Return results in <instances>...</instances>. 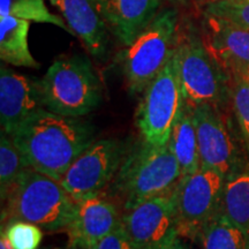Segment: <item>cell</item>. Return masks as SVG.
<instances>
[{
    "instance_id": "f546056e",
    "label": "cell",
    "mask_w": 249,
    "mask_h": 249,
    "mask_svg": "<svg viewBox=\"0 0 249 249\" xmlns=\"http://www.w3.org/2000/svg\"><path fill=\"white\" fill-rule=\"evenodd\" d=\"M169 1H172V2H183V1H186V0H169Z\"/></svg>"
},
{
    "instance_id": "4fadbf2b",
    "label": "cell",
    "mask_w": 249,
    "mask_h": 249,
    "mask_svg": "<svg viewBox=\"0 0 249 249\" xmlns=\"http://www.w3.org/2000/svg\"><path fill=\"white\" fill-rule=\"evenodd\" d=\"M123 213L119 205L104 193L77 202L73 219L65 230L70 244L90 249L121 225Z\"/></svg>"
},
{
    "instance_id": "3957f363",
    "label": "cell",
    "mask_w": 249,
    "mask_h": 249,
    "mask_svg": "<svg viewBox=\"0 0 249 249\" xmlns=\"http://www.w3.org/2000/svg\"><path fill=\"white\" fill-rule=\"evenodd\" d=\"M181 177L169 143L154 145L141 139V142L126 151L110 187L124 211L140 202L172 191Z\"/></svg>"
},
{
    "instance_id": "8992f818",
    "label": "cell",
    "mask_w": 249,
    "mask_h": 249,
    "mask_svg": "<svg viewBox=\"0 0 249 249\" xmlns=\"http://www.w3.org/2000/svg\"><path fill=\"white\" fill-rule=\"evenodd\" d=\"M176 55L186 101L220 107L231 95L229 74L193 26L179 31Z\"/></svg>"
},
{
    "instance_id": "ba28073f",
    "label": "cell",
    "mask_w": 249,
    "mask_h": 249,
    "mask_svg": "<svg viewBox=\"0 0 249 249\" xmlns=\"http://www.w3.org/2000/svg\"><path fill=\"white\" fill-rule=\"evenodd\" d=\"M225 178L219 171L204 166L181 177L174 188L181 238H198L202 229L220 213Z\"/></svg>"
},
{
    "instance_id": "d6986e66",
    "label": "cell",
    "mask_w": 249,
    "mask_h": 249,
    "mask_svg": "<svg viewBox=\"0 0 249 249\" xmlns=\"http://www.w3.org/2000/svg\"><path fill=\"white\" fill-rule=\"evenodd\" d=\"M220 213L249 235V163L225 178Z\"/></svg>"
},
{
    "instance_id": "6da1fadb",
    "label": "cell",
    "mask_w": 249,
    "mask_h": 249,
    "mask_svg": "<svg viewBox=\"0 0 249 249\" xmlns=\"http://www.w3.org/2000/svg\"><path fill=\"white\" fill-rule=\"evenodd\" d=\"M12 139L31 169L60 181L76 158L95 142V129L80 118L60 116L43 107Z\"/></svg>"
},
{
    "instance_id": "277c9868",
    "label": "cell",
    "mask_w": 249,
    "mask_h": 249,
    "mask_svg": "<svg viewBox=\"0 0 249 249\" xmlns=\"http://www.w3.org/2000/svg\"><path fill=\"white\" fill-rule=\"evenodd\" d=\"M46 110L71 118H82L102 102V85L86 55L60 57L39 80Z\"/></svg>"
},
{
    "instance_id": "5b68a950",
    "label": "cell",
    "mask_w": 249,
    "mask_h": 249,
    "mask_svg": "<svg viewBox=\"0 0 249 249\" xmlns=\"http://www.w3.org/2000/svg\"><path fill=\"white\" fill-rule=\"evenodd\" d=\"M179 18L177 11H160L150 24L120 53L127 88L132 95L144 91L176 52Z\"/></svg>"
},
{
    "instance_id": "4dcf8cb0",
    "label": "cell",
    "mask_w": 249,
    "mask_h": 249,
    "mask_svg": "<svg viewBox=\"0 0 249 249\" xmlns=\"http://www.w3.org/2000/svg\"><path fill=\"white\" fill-rule=\"evenodd\" d=\"M213 1V0H211ZM230 1H249V0H230Z\"/></svg>"
},
{
    "instance_id": "5bb4252c",
    "label": "cell",
    "mask_w": 249,
    "mask_h": 249,
    "mask_svg": "<svg viewBox=\"0 0 249 249\" xmlns=\"http://www.w3.org/2000/svg\"><path fill=\"white\" fill-rule=\"evenodd\" d=\"M207 45L231 76L249 80V30L205 15Z\"/></svg>"
},
{
    "instance_id": "484cf974",
    "label": "cell",
    "mask_w": 249,
    "mask_h": 249,
    "mask_svg": "<svg viewBox=\"0 0 249 249\" xmlns=\"http://www.w3.org/2000/svg\"><path fill=\"white\" fill-rule=\"evenodd\" d=\"M90 249H135L128 235L124 231L123 224L101 241L93 245Z\"/></svg>"
},
{
    "instance_id": "44dd1931",
    "label": "cell",
    "mask_w": 249,
    "mask_h": 249,
    "mask_svg": "<svg viewBox=\"0 0 249 249\" xmlns=\"http://www.w3.org/2000/svg\"><path fill=\"white\" fill-rule=\"evenodd\" d=\"M31 169L13 139L1 132L0 135V193L5 200L9 189L24 171Z\"/></svg>"
},
{
    "instance_id": "7a4b0ae2",
    "label": "cell",
    "mask_w": 249,
    "mask_h": 249,
    "mask_svg": "<svg viewBox=\"0 0 249 249\" xmlns=\"http://www.w3.org/2000/svg\"><path fill=\"white\" fill-rule=\"evenodd\" d=\"M1 203V223L26 220L49 232L65 231L77 204L60 181L34 169L21 174Z\"/></svg>"
},
{
    "instance_id": "ffe728a7",
    "label": "cell",
    "mask_w": 249,
    "mask_h": 249,
    "mask_svg": "<svg viewBox=\"0 0 249 249\" xmlns=\"http://www.w3.org/2000/svg\"><path fill=\"white\" fill-rule=\"evenodd\" d=\"M198 238L203 249H249V235L220 213L202 229Z\"/></svg>"
},
{
    "instance_id": "f1b7e54d",
    "label": "cell",
    "mask_w": 249,
    "mask_h": 249,
    "mask_svg": "<svg viewBox=\"0 0 249 249\" xmlns=\"http://www.w3.org/2000/svg\"><path fill=\"white\" fill-rule=\"evenodd\" d=\"M42 249H82V248L70 244L68 246H66V247H48V248H42Z\"/></svg>"
},
{
    "instance_id": "4316f807",
    "label": "cell",
    "mask_w": 249,
    "mask_h": 249,
    "mask_svg": "<svg viewBox=\"0 0 249 249\" xmlns=\"http://www.w3.org/2000/svg\"><path fill=\"white\" fill-rule=\"evenodd\" d=\"M164 249H191V248L188 247V245L183 242L181 236L178 235L173 241H171L170 244L167 245Z\"/></svg>"
},
{
    "instance_id": "52a82bcc",
    "label": "cell",
    "mask_w": 249,
    "mask_h": 249,
    "mask_svg": "<svg viewBox=\"0 0 249 249\" xmlns=\"http://www.w3.org/2000/svg\"><path fill=\"white\" fill-rule=\"evenodd\" d=\"M142 93L135 113L141 139L154 145L167 144L187 102L176 52Z\"/></svg>"
},
{
    "instance_id": "603a6c76",
    "label": "cell",
    "mask_w": 249,
    "mask_h": 249,
    "mask_svg": "<svg viewBox=\"0 0 249 249\" xmlns=\"http://www.w3.org/2000/svg\"><path fill=\"white\" fill-rule=\"evenodd\" d=\"M1 232L13 249H39L43 230L35 224L20 219L1 223Z\"/></svg>"
},
{
    "instance_id": "9a60e30c",
    "label": "cell",
    "mask_w": 249,
    "mask_h": 249,
    "mask_svg": "<svg viewBox=\"0 0 249 249\" xmlns=\"http://www.w3.org/2000/svg\"><path fill=\"white\" fill-rule=\"evenodd\" d=\"M73 31L96 59L107 53V24L99 11L97 0H50Z\"/></svg>"
},
{
    "instance_id": "8fae6325",
    "label": "cell",
    "mask_w": 249,
    "mask_h": 249,
    "mask_svg": "<svg viewBox=\"0 0 249 249\" xmlns=\"http://www.w3.org/2000/svg\"><path fill=\"white\" fill-rule=\"evenodd\" d=\"M193 113L201 166L217 170L227 177L247 164L242 160L238 143L219 107L195 104Z\"/></svg>"
},
{
    "instance_id": "30bf717a",
    "label": "cell",
    "mask_w": 249,
    "mask_h": 249,
    "mask_svg": "<svg viewBox=\"0 0 249 249\" xmlns=\"http://www.w3.org/2000/svg\"><path fill=\"white\" fill-rule=\"evenodd\" d=\"M121 224L135 249H164L179 235L174 189L124 210Z\"/></svg>"
},
{
    "instance_id": "cb8c5ba5",
    "label": "cell",
    "mask_w": 249,
    "mask_h": 249,
    "mask_svg": "<svg viewBox=\"0 0 249 249\" xmlns=\"http://www.w3.org/2000/svg\"><path fill=\"white\" fill-rule=\"evenodd\" d=\"M231 98L233 111L244 144L249 156V80L232 76Z\"/></svg>"
},
{
    "instance_id": "ac0fdd59",
    "label": "cell",
    "mask_w": 249,
    "mask_h": 249,
    "mask_svg": "<svg viewBox=\"0 0 249 249\" xmlns=\"http://www.w3.org/2000/svg\"><path fill=\"white\" fill-rule=\"evenodd\" d=\"M29 21L14 17L0 18V58L18 67L38 68L28 45Z\"/></svg>"
},
{
    "instance_id": "7402d4cb",
    "label": "cell",
    "mask_w": 249,
    "mask_h": 249,
    "mask_svg": "<svg viewBox=\"0 0 249 249\" xmlns=\"http://www.w3.org/2000/svg\"><path fill=\"white\" fill-rule=\"evenodd\" d=\"M14 17L38 23L54 24L73 34L58 15L52 14L44 0H0V18Z\"/></svg>"
},
{
    "instance_id": "e0dca14e",
    "label": "cell",
    "mask_w": 249,
    "mask_h": 249,
    "mask_svg": "<svg viewBox=\"0 0 249 249\" xmlns=\"http://www.w3.org/2000/svg\"><path fill=\"white\" fill-rule=\"evenodd\" d=\"M169 147L178 160L182 177L196 172L201 167L193 105L186 102L181 116L174 124Z\"/></svg>"
},
{
    "instance_id": "83f0119b",
    "label": "cell",
    "mask_w": 249,
    "mask_h": 249,
    "mask_svg": "<svg viewBox=\"0 0 249 249\" xmlns=\"http://www.w3.org/2000/svg\"><path fill=\"white\" fill-rule=\"evenodd\" d=\"M0 249H13L12 248V246L9 245L7 238H6L2 232L1 234H0Z\"/></svg>"
},
{
    "instance_id": "2e32d148",
    "label": "cell",
    "mask_w": 249,
    "mask_h": 249,
    "mask_svg": "<svg viewBox=\"0 0 249 249\" xmlns=\"http://www.w3.org/2000/svg\"><path fill=\"white\" fill-rule=\"evenodd\" d=\"M99 11L113 35L128 46L147 28L160 6V0H97Z\"/></svg>"
},
{
    "instance_id": "d4e9b609",
    "label": "cell",
    "mask_w": 249,
    "mask_h": 249,
    "mask_svg": "<svg viewBox=\"0 0 249 249\" xmlns=\"http://www.w3.org/2000/svg\"><path fill=\"white\" fill-rule=\"evenodd\" d=\"M205 15H210L249 30V1L213 0L207 5Z\"/></svg>"
},
{
    "instance_id": "7c38bea8",
    "label": "cell",
    "mask_w": 249,
    "mask_h": 249,
    "mask_svg": "<svg viewBox=\"0 0 249 249\" xmlns=\"http://www.w3.org/2000/svg\"><path fill=\"white\" fill-rule=\"evenodd\" d=\"M44 107L39 80L0 68V121L1 132L13 138L31 116Z\"/></svg>"
},
{
    "instance_id": "9c48e42d",
    "label": "cell",
    "mask_w": 249,
    "mask_h": 249,
    "mask_svg": "<svg viewBox=\"0 0 249 249\" xmlns=\"http://www.w3.org/2000/svg\"><path fill=\"white\" fill-rule=\"evenodd\" d=\"M126 151L118 140L95 141L71 165L60 183L76 203L102 194L116 178Z\"/></svg>"
}]
</instances>
